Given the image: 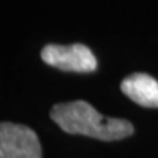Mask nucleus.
<instances>
[{
    "mask_svg": "<svg viewBox=\"0 0 158 158\" xmlns=\"http://www.w3.org/2000/svg\"><path fill=\"white\" fill-rule=\"evenodd\" d=\"M41 59L47 64L68 72H94L97 59L84 44H47L41 51Z\"/></svg>",
    "mask_w": 158,
    "mask_h": 158,
    "instance_id": "3",
    "label": "nucleus"
},
{
    "mask_svg": "<svg viewBox=\"0 0 158 158\" xmlns=\"http://www.w3.org/2000/svg\"><path fill=\"white\" fill-rule=\"evenodd\" d=\"M0 158H41L37 133L23 124L0 123Z\"/></svg>",
    "mask_w": 158,
    "mask_h": 158,
    "instance_id": "2",
    "label": "nucleus"
},
{
    "mask_svg": "<svg viewBox=\"0 0 158 158\" xmlns=\"http://www.w3.org/2000/svg\"><path fill=\"white\" fill-rule=\"evenodd\" d=\"M120 89L142 107L158 108V81L147 73H133L124 78Z\"/></svg>",
    "mask_w": 158,
    "mask_h": 158,
    "instance_id": "4",
    "label": "nucleus"
},
{
    "mask_svg": "<svg viewBox=\"0 0 158 158\" xmlns=\"http://www.w3.org/2000/svg\"><path fill=\"white\" fill-rule=\"evenodd\" d=\"M50 117L70 135H85L100 141H118L133 133V124L130 122L106 117L82 100L56 104L51 108Z\"/></svg>",
    "mask_w": 158,
    "mask_h": 158,
    "instance_id": "1",
    "label": "nucleus"
}]
</instances>
